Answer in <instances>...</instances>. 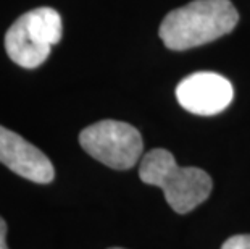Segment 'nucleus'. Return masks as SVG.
<instances>
[{
	"instance_id": "f257e3e1",
	"label": "nucleus",
	"mask_w": 250,
	"mask_h": 249,
	"mask_svg": "<svg viewBox=\"0 0 250 249\" xmlns=\"http://www.w3.org/2000/svg\"><path fill=\"white\" fill-rule=\"evenodd\" d=\"M239 13L229 0H194L171 10L160 24V38L171 50L208 44L237 26Z\"/></svg>"
},
{
	"instance_id": "f03ea898",
	"label": "nucleus",
	"mask_w": 250,
	"mask_h": 249,
	"mask_svg": "<svg viewBox=\"0 0 250 249\" xmlns=\"http://www.w3.org/2000/svg\"><path fill=\"white\" fill-rule=\"evenodd\" d=\"M139 177L160 188L167 203L178 214H189L208 199L213 189L210 175L197 167H179L167 149H152L142 157Z\"/></svg>"
},
{
	"instance_id": "7ed1b4c3",
	"label": "nucleus",
	"mask_w": 250,
	"mask_h": 249,
	"mask_svg": "<svg viewBox=\"0 0 250 249\" xmlns=\"http://www.w3.org/2000/svg\"><path fill=\"white\" fill-rule=\"evenodd\" d=\"M63 24L57 10L41 7L26 12L5 34V50L23 68H37L62 39Z\"/></svg>"
},
{
	"instance_id": "20e7f679",
	"label": "nucleus",
	"mask_w": 250,
	"mask_h": 249,
	"mask_svg": "<svg viewBox=\"0 0 250 249\" xmlns=\"http://www.w3.org/2000/svg\"><path fill=\"white\" fill-rule=\"evenodd\" d=\"M79 144L90 157L113 170H129L144 151L141 133L125 121L102 120L79 135Z\"/></svg>"
},
{
	"instance_id": "39448f33",
	"label": "nucleus",
	"mask_w": 250,
	"mask_h": 249,
	"mask_svg": "<svg viewBox=\"0 0 250 249\" xmlns=\"http://www.w3.org/2000/svg\"><path fill=\"white\" fill-rule=\"evenodd\" d=\"M232 84L225 76L210 71L189 75L178 84L176 99L181 107L195 115H216L232 102Z\"/></svg>"
},
{
	"instance_id": "423d86ee",
	"label": "nucleus",
	"mask_w": 250,
	"mask_h": 249,
	"mask_svg": "<svg viewBox=\"0 0 250 249\" xmlns=\"http://www.w3.org/2000/svg\"><path fill=\"white\" fill-rule=\"evenodd\" d=\"M0 162L33 183L47 184L55 177V168L44 152L3 126H0Z\"/></svg>"
},
{
	"instance_id": "0eeeda50",
	"label": "nucleus",
	"mask_w": 250,
	"mask_h": 249,
	"mask_svg": "<svg viewBox=\"0 0 250 249\" xmlns=\"http://www.w3.org/2000/svg\"><path fill=\"white\" fill-rule=\"evenodd\" d=\"M221 249H250V235H234L228 238Z\"/></svg>"
},
{
	"instance_id": "6e6552de",
	"label": "nucleus",
	"mask_w": 250,
	"mask_h": 249,
	"mask_svg": "<svg viewBox=\"0 0 250 249\" xmlns=\"http://www.w3.org/2000/svg\"><path fill=\"white\" fill-rule=\"evenodd\" d=\"M5 238H7V222L0 217V249H8Z\"/></svg>"
},
{
	"instance_id": "1a4fd4ad",
	"label": "nucleus",
	"mask_w": 250,
	"mask_h": 249,
	"mask_svg": "<svg viewBox=\"0 0 250 249\" xmlns=\"http://www.w3.org/2000/svg\"><path fill=\"white\" fill-rule=\"evenodd\" d=\"M110 249H125V248H110Z\"/></svg>"
}]
</instances>
